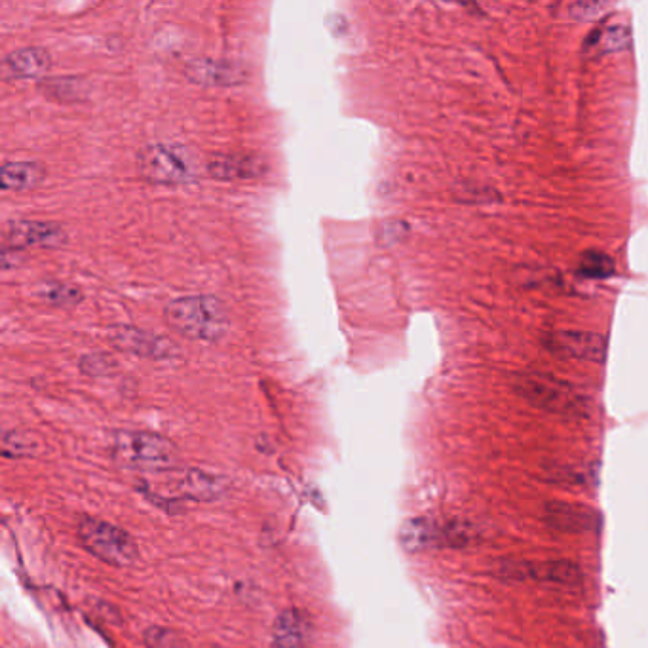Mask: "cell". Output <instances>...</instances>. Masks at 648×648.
Wrapping results in <instances>:
<instances>
[{
    "label": "cell",
    "instance_id": "2",
    "mask_svg": "<svg viewBox=\"0 0 648 648\" xmlns=\"http://www.w3.org/2000/svg\"><path fill=\"white\" fill-rule=\"evenodd\" d=\"M514 388L523 400L548 413L563 417H586L590 413V400L586 396L576 392L571 384L553 379L550 375H517Z\"/></svg>",
    "mask_w": 648,
    "mask_h": 648
},
{
    "label": "cell",
    "instance_id": "12",
    "mask_svg": "<svg viewBox=\"0 0 648 648\" xmlns=\"http://www.w3.org/2000/svg\"><path fill=\"white\" fill-rule=\"evenodd\" d=\"M206 172L217 181H246L265 175L268 172V164L261 154H215L211 156Z\"/></svg>",
    "mask_w": 648,
    "mask_h": 648
},
{
    "label": "cell",
    "instance_id": "9",
    "mask_svg": "<svg viewBox=\"0 0 648 648\" xmlns=\"http://www.w3.org/2000/svg\"><path fill=\"white\" fill-rule=\"evenodd\" d=\"M544 523L559 533H593L601 527L599 514L578 502H550L544 508Z\"/></svg>",
    "mask_w": 648,
    "mask_h": 648
},
{
    "label": "cell",
    "instance_id": "19",
    "mask_svg": "<svg viewBox=\"0 0 648 648\" xmlns=\"http://www.w3.org/2000/svg\"><path fill=\"white\" fill-rule=\"evenodd\" d=\"M40 441L27 432H6L2 438V455L8 458H27L39 455Z\"/></svg>",
    "mask_w": 648,
    "mask_h": 648
},
{
    "label": "cell",
    "instance_id": "13",
    "mask_svg": "<svg viewBox=\"0 0 648 648\" xmlns=\"http://www.w3.org/2000/svg\"><path fill=\"white\" fill-rule=\"evenodd\" d=\"M555 348L567 352L569 356L588 360V362H605L607 358V339L597 333L582 331H565L553 337Z\"/></svg>",
    "mask_w": 648,
    "mask_h": 648
},
{
    "label": "cell",
    "instance_id": "5",
    "mask_svg": "<svg viewBox=\"0 0 648 648\" xmlns=\"http://www.w3.org/2000/svg\"><path fill=\"white\" fill-rule=\"evenodd\" d=\"M113 455L124 466L160 472L175 464L177 449L170 439L151 432H116Z\"/></svg>",
    "mask_w": 648,
    "mask_h": 648
},
{
    "label": "cell",
    "instance_id": "17",
    "mask_svg": "<svg viewBox=\"0 0 648 648\" xmlns=\"http://www.w3.org/2000/svg\"><path fill=\"white\" fill-rule=\"evenodd\" d=\"M39 90L42 96L58 103H80L90 96L88 80L80 77H44Z\"/></svg>",
    "mask_w": 648,
    "mask_h": 648
},
{
    "label": "cell",
    "instance_id": "23",
    "mask_svg": "<svg viewBox=\"0 0 648 648\" xmlns=\"http://www.w3.org/2000/svg\"><path fill=\"white\" fill-rule=\"evenodd\" d=\"M143 641L147 648H187L183 637L177 631L158 628V626L147 629Z\"/></svg>",
    "mask_w": 648,
    "mask_h": 648
},
{
    "label": "cell",
    "instance_id": "21",
    "mask_svg": "<svg viewBox=\"0 0 648 648\" xmlns=\"http://www.w3.org/2000/svg\"><path fill=\"white\" fill-rule=\"evenodd\" d=\"M40 299L52 306H77L82 301V293L75 286L67 284H46L39 291Z\"/></svg>",
    "mask_w": 648,
    "mask_h": 648
},
{
    "label": "cell",
    "instance_id": "8",
    "mask_svg": "<svg viewBox=\"0 0 648 648\" xmlns=\"http://www.w3.org/2000/svg\"><path fill=\"white\" fill-rule=\"evenodd\" d=\"M109 341L122 352L135 354V356L154 360V362H170L175 358H181L179 346L173 343L172 339L137 329L132 325L111 327Z\"/></svg>",
    "mask_w": 648,
    "mask_h": 648
},
{
    "label": "cell",
    "instance_id": "14",
    "mask_svg": "<svg viewBox=\"0 0 648 648\" xmlns=\"http://www.w3.org/2000/svg\"><path fill=\"white\" fill-rule=\"evenodd\" d=\"M177 489L189 500L211 502L227 495L229 481L225 477L213 476L202 470H189L179 479Z\"/></svg>",
    "mask_w": 648,
    "mask_h": 648
},
{
    "label": "cell",
    "instance_id": "16",
    "mask_svg": "<svg viewBox=\"0 0 648 648\" xmlns=\"http://www.w3.org/2000/svg\"><path fill=\"white\" fill-rule=\"evenodd\" d=\"M50 67H52L50 54L39 46L21 48L4 59V71L14 78L40 77L42 80L44 75L50 71Z\"/></svg>",
    "mask_w": 648,
    "mask_h": 648
},
{
    "label": "cell",
    "instance_id": "3",
    "mask_svg": "<svg viewBox=\"0 0 648 648\" xmlns=\"http://www.w3.org/2000/svg\"><path fill=\"white\" fill-rule=\"evenodd\" d=\"M477 531L466 521H445L417 517L403 523L401 546L409 553L436 550V548H464L476 542Z\"/></svg>",
    "mask_w": 648,
    "mask_h": 648
},
{
    "label": "cell",
    "instance_id": "6",
    "mask_svg": "<svg viewBox=\"0 0 648 648\" xmlns=\"http://www.w3.org/2000/svg\"><path fill=\"white\" fill-rule=\"evenodd\" d=\"M495 576L504 582H525L534 580L544 586L571 590L584 582L582 569L565 559L553 561H521V559H500L493 567Z\"/></svg>",
    "mask_w": 648,
    "mask_h": 648
},
{
    "label": "cell",
    "instance_id": "11",
    "mask_svg": "<svg viewBox=\"0 0 648 648\" xmlns=\"http://www.w3.org/2000/svg\"><path fill=\"white\" fill-rule=\"evenodd\" d=\"M183 73L192 84L208 86V88L238 86L248 77L246 69L236 63L206 58L191 59L183 67Z\"/></svg>",
    "mask_w": 648,
    "mask_h": 648
},
{
    "label": "cell",
    "instance_id": "20",
    "mask_svg": "<svg viewBox=\"0 0 648 648\" xmlns=\"http://www.w3.org/2000/svg\"><path fill=\"white\" fill-rule=\"evenodd\" d=\"M578 272L591 280H601V278H610L616 272V265L610 259L607 253L601 251H588L580 259Z\"/></svg>",
    "mask_w": 648,
    "mask_h": 648
},
{
    "label": "cell",
    "instance_id": "4",
    "mask_svg": "<svg viewBox=\"0 0 648 648\" xmlns=\"http://www.w3.org/2000/svg\"><path fill=\"white\" fill-rule=\"evenodd\" d=\"M78 538L88 552L113 567H130L139 559L132 534L96 517H84L78 523Z\"/></svg>",
    "mask_w": 648,
    "mask_h": 648
},
{
    "label": "cell",
    "instance_id": "15",
    "mask_svg": "<svg viewBox=\"0 0 648 648\" xmlns=\"http://www.w3.org/2000/svg\"><path fill=\"white\" fill-rule=\"evenodd\" d=\"M310 633V618L299 609H287L278 616L272 628L274 648H303Z\"/></svg>",
    "mask_w": 648,
    "mask_h": 648
},
{
    "label": "cell",
    "instance_id": "10",
    "mask_svg": "<svg viewBox=\"0 0 648 648\" xmlns=\"http://www.w3.org/2000/svg\"><path fill=\"white\" fill-rule=\"evenodd\" d=\"M4 246L10 248H61L67 244V232L56 223L14 221L4 230Z\"/></svg>",
    "mask_w": 648,
    "mask_h": 648
},
{
    "label": "cell",
    "instance_id": "24",
    "mask_svg": "<svg viewBox=\"0 0 648 648\" xmlns=\"http://www.w3.org/2000/svg\"><path fill=\"white\" fill-rule=\"evenodd\" d=\"M21 259H23L21 249L10 248V246H4V249H2V268L4 270L18 267V265H21Z\"/></svg>",
    "mask_w": 648,
    "mask_h": 648
},
{
    "label": "cell",
    "instance_id": "1",
    "mask_svg": "<svg viewBox=\"0 0 648 648\" xmlns=\"http://www.w3.org/2000/svg\"><path fill=\"white\" fill-rule=\"evenodd\" d=\"M166 322L177 333L192 341L215 343L229 329V310L211 295H192L175 299L164 310Z\"/></svg>",
    "mask_w": 648,
    "mask_h": 648
},
{
    "label": "cell",
    "instance_id": "7",
    "mask_svg": "<svg viewBox=\"0 0 648 648\" xmlns=\"http://www.w3.org/2000/svg\"><path fill=\"white\" fill-rule=\"evenodd\" d=\"M137 168L141 177L153 185H187L198 175V164L185 147L164 143L143 149Z\"/></svg>",
    "mask_w": 648,
    "mask_h": 648
},
{
    "label": "cell",
    "instance_id": "22",
    "mask_svg": "<svg viewBox=\"0 0 648 648\" xmlns=\"http://www.w3.org/2000/svg\"><path fill=\"white\" fill-rule=\"evenodd\" d=\"M78 367L88 377H107V375L115 373L116 362L113 356H109L105 352H90L80 358Z\"/></svg>",
    "mask_w": 648,
    "mask_h": 648
},
{
    "label": "cell",
    "instance_id": "18",
    "mask_svg": "<svg viewBox=\"0 0 648 648\" xmlns=\"http://www.w3.org/2000/svg\"><path fill=\"white\" fill-rule=\"evenodd\" d=\"M44 175V168L35 162H8L0 170V181L4 191H29L39 187Z\"/></svg>",
    "mask_w": 648,
    "mask_h": 648
}]
</instances>
